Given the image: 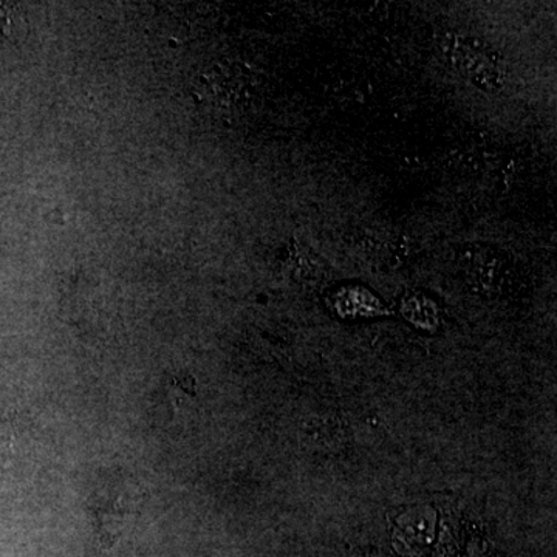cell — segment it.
Segmentation results:
<instances>
[{
  "label": "cell",
  "mask_w": 557,
  "mask_h": 557,
  "mask_svg": "<svg viewBox=\"0 0 557 557\" xmlns=\"http://www.w3.org/2000/svg\"><path fill=\"white\" fill-rule=\"evenodd\" d=\"M194 97L201 110L222 121L242 119L258 104L260 91L255 73L244 65L214 64L194 81Z\"/></svg>",
  "instance_id": "cell-1"
},
{
  "label": "cell",
  "mask_w": 557,
  "mask_h": 557,
  "mask_svg": "<svg viewBox=\"0 0 557 557\" xmlns=\"http://www.w3.org/2000/svg\"><path fill=\"white\" fill-rule=\"evenodd\" d=\"M440 49L453 69L480 89L498 90L504 86V64L483 40L449 33L442 39Z\"/></svg>",
  "instance_id": "cell-2"
},
{
  "label": "cell",
  "mask_w": 557,
  "mask_h": 557,
  "mask_svg": "<svg viewBox=\"0 0 557 557\" xmlns=\"http://www.w3.org/2000/svg\"><path fill=\"white\" fill-rule=\"evenodd\" d=\"M336 302L350 304L351 306L344 307L338 310L343 317L354 314V317H368V314L380 313V302L369 292L361 288L343 289L339 292Z\"/></svg>",
  "instance_id": "cell-3"
},
{
  "label": "cell",
  "mask_w": 557,
  "mask_h": 557,
  "mask_svg": "<svg viewBox=\"0 0 557 557\" xmlns=\"http://www.w3.org/2000/svg\"><path fill=\"white\" fill-rule=\"evenodd\" d=\"M403 309H405V317L418 325V327H437L438 309L431 299L424 298L421 295L409 296L405 300Z\"/></svg>",
  "instance_id": "cell-4"
},
{
  "label": "cell",
  "mask_w": 557,
  "mask_h": 557,
  "mask_svg": "<svg viewBox=\"0 0 557 557\" xmlns=\"http://www.w3.org/2000/svg\"><path fill=\"white\" fill-rule=\"evenodd\" d=\"M28 32L24 10L13 3H0V39L17 40Z\"/></svg>",
  "instance_id": "cell-5"
}]
</instances>
